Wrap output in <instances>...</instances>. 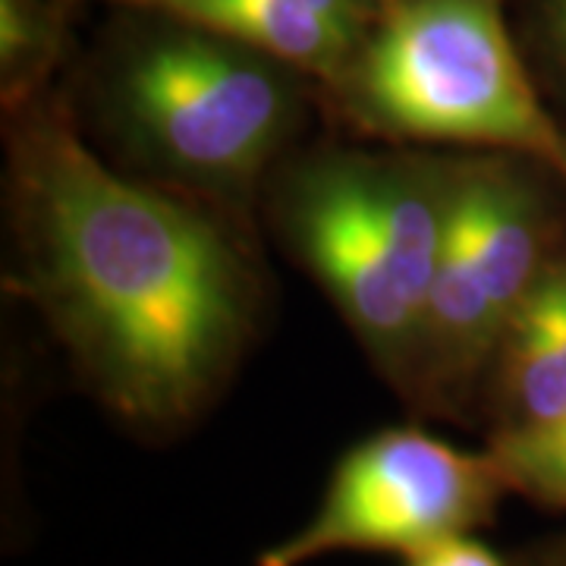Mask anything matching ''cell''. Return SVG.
I'll return each instance as SVG.
<instances>
[{
	"mask_svg": "<svg viewBox=\"0 0 566 566\" xmlns=\"http://www.w3.org/2000/svg\"><path fill=\"white\" fill-rule=\"evenodd\" d=\"M20 189L35 286L92 385L129 422H186L243 337V271L221 230L104 167L61 120L22 139Z\"/></svg>",
	"mask_w": 566,
	"mask_h": 566,
	"instance_id": "cell-1",
	"label": "cell"
},
{
	"mask_svg": "<svg viewBox=\"0 0 566 566\" xmlns=\"http://www.w3.org/2000/svg\"><path fill=\"white\" fill-rule=\"evenodd\" d=\"M356 95L390 133L523 151L566 177V136L491 0L403 3L365 48Z\"/></svg>",
	"mask_w": 566,
	"mask_h": 566,
	"instance_id": "cell-2",
	"label": "cell"
},
{
	"mask_svg": "<svg viewBox=\"0 0 566 566\" xmlns=\"http://www.w3.org/2000/svg\"><path fill=\"white\" fill-rule=\"evenodd\" d=\"M501 488L491 453H465L419 428H387L346 453L312 520L268 547L259 566H305L344 551L412 557L485 523Z\"/></svg>",
	"mask_w": 566,
	"mask_h": 566,
	"instance_id": "cell-3",
	"label": "cell"
},
{
	"mask_svg": "<svg viewBox=\"0 0 566 566\" xmlns=\"http://www.w3.org/2000/svg\"><path fill=\"white\" fill-rule=\"evenodd\" d=\"M123 111L161 158L205 177H243L281 139L286 95L262 63L202 35L148 44L120 82Z\"/></svg>",
	"mask_w": 566,
	"mask_h": 566,
	"instance_id": "cell-4",
	"label": "cell"
},
{
	"mask_svg": "<svg viewBox=\"0 0 566 566\" xmlns=\"http://www.w3.org/2000/svg\"><path fill=\"white\" fill-rule=\"evenodd\" d=\"M293 227L305 259L365 344L394 368L419 356L422 315L394 262L371 164L340 161L308 174L293 202Z\"/></svg>",
	"mask_w": 566,
	"mask_h": 566,
	"instance_id": "cell-5",
	"label": "cell"
},
{
	"mask_svg": "<svg viewBox=\"0 0 566 566\" xmlns=\"http://www.w3.org/2000/svg\"><path fill=\"white\" fill-rule=\"evenodd\" d=\"M202 32L312 73L344 66L363 25V0H129Z\"/></svg>",
	"mask_w": 566,
	"mask_h": 566,
	"instance_id": "cell-6",
	"label": "cell"
},
{
	"mask_svg": "<svg viewBox=\"0 0 566 566\" xmlns=\"http://www.w3.org/2000/svg\"><path fill=\"white\" fill-rule=\"evenodd\" d=\"M504 428L542 431L566 419V264L532 283L504 327Z\"/></svg>",
	"mask_w": 566,
	"mask_h": 566,
	"instance_id": "cell-7",
	"label": "cell"
},
{
	"mask_svg": "<svg viewBox=\"0 0 566 566\" xmlns=\"http://www.w3.org/2000/svg\"><path fill=\"white\" fill-rule=\"evenodd\" d=\"M472 223L488 296L506 327L538 281V205L506 164H482L457 180Z\"/></svg>",
	"mask_w": 566,
	"mask_h": 566,
	"instance_id": "cell-8",
	"label": "cell"
},
{
	"mask_svg": "<svg viewBox=\"0 0 566 566\" xmlns=\"http://www.w3.org/2000/svg\"><path fill=\"white\" fill-rule=\"evenodd\" d=\"M488 453L506 488L542 504L566 506V419L542 431L497 434Z\"/></svg>",
	"mask_w": 566,
	"mask_h": 566,
	"instance_id": "cell-9",
	"label": "cell"
},
{
	"mask_svg": "<svg viewBox=\"0 0 566 566\" xmlns=\"http://www.w3.org/2000/svg\"><path fill=\"white\" fill-rule=\"evenodd\" d=\"M41 25L25 0H0V54L3 80L10 82L22 66L39 57Z\"/></svg>",
	"mask_w": 566,
	"mask_h": 566,
	"instance_id": "cell-10",
	"label": "cell"
},
{
	"mask_svg": "<svg viewBox=\"0 0 566 566\" xmlns=\"http://www.w3.org/2000/svg\"><path fill=\"white\" fill-rule=\"evenodd\" d=\"M409 566H506L494 551L472 538L469 532L441 538L434 545L422 547L419 554L406 557Z\"/></svg>",
	"mask_w": 566,
	"mask_h": 566,
	"instance_id": "cell-11",
	"label": "cell"
},
{
	"mask_svg": "<svg viewBox=\"0 0 566 566\" xmlns=\"http://www.w3.org/2000/svg\"><path fill=\"white\" fill-rule=\"evenodd\" d=\"M557 25H560V35L566 44V0H557Z\"/></svg>",
	"mask_w": 566,
	"mask_h": 566,
	"instance_id": "cell-12",
	"label": "cell"
}]
</instances>
